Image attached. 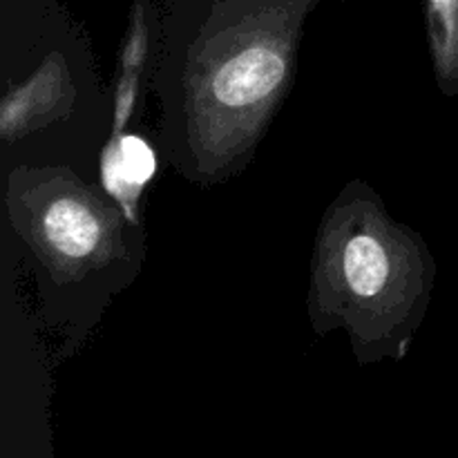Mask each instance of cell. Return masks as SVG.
Listing matches in <instances>:
<instances>
[{
  "mask_svg": "<svg viewBox=\"0 0 458 458\" xmlns=\"http://www.w3.org/2000/svg\"><path fill=\"white\" fill-rule=\"evenodd\" d=\"M284 58L268 47H250L231 58L215 76V97L224 106H250L268 97L284 79Z\"/></svg>",
  "mask_w": 458,
  "mask_h": 458,
  "instance_id": "1",
  "label": "cell"
},
{
  "mask_svg": "<svg viewBox=\"0 0 458 458\" xmlns=\"http://www.w3.org/2000/svg\"><path fill=\"white\" fill-rule=\"evenodd\" d=\"M45 233L49 242L67 258H83L98 240V224L85 206L61 199L45 217Z\"/></svg>",
  "mask_w": 458,
  "mask_h": 458,
  "instance_id": "2",
  "label": "cell"
},
{
  "mask_svg": "<svg viewBox=\"0 0 458 458\" xmlns=\"http://www.w3.org/2000/svg\"><path fill=\"white\" fill-rule=\"evenodd\" d=\"M155 173V155L146 141L137 137H123L106 152L103 159V182L114 195L125 201L128 192H137Z\"/></svg>",
  "mask_w": 458,
  "mask_h": 458,
  "instance_id": "3",
  "label": "cell"
},
{
  "mask_svg": "<svg viewBox=\"0 0 458 458\" xmlns=\"http://www.w3.org/2000/svg\"><path fill=\"white\" fill-rule=\"evenodd\" d=\"M344 273L358 295H376L387 280L389 264L383 246L374 237L360 235L344 250Z\"/></svg>",
  "mask_w": 458,
  "mask_h": 458,
  "instance_id": "4",
  "label": "cell"
}]
</instances>
